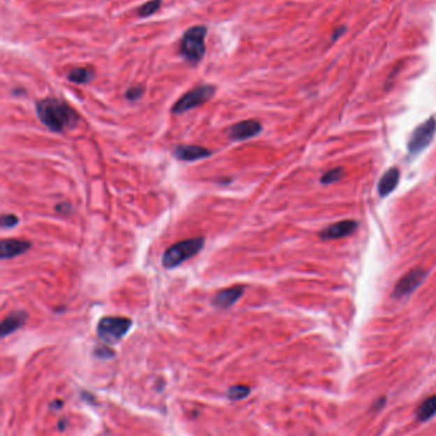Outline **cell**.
I'll return each mask as SVG.
<instances>
[{"label": "cell", "instance_id": "1", "mask_svg": "<svg viewBox=\"0 0 436 436\" xmlns=\"http://www.w3.org/2000/svg\"><path fill=\"white\" fill-rule=\"evenodd\" d=\"M38 119L48 129L61 133L75 127L80 121L75 110L66 101L57 98H45L36 103Z\"/></svg>", "mask_w": 436, "mask_h": 436}, {"label": "cell", "instance_id": "2", "mask_svg": "<svg viewBox=\"0 0 436 436\" xmlns=\"http://www.w3.org/2000/svg\"><path fill=\"white\" fill-rule=\"evenodd\" d=\"M208 29L205 26H194L188 29L181 40L180 53L191 64L200 63L205 55V38Z\"/></svg>", "mask_w": 436, "mask_h": 436}, {"label": "cell", "instance_id": "3", "mask_svg": "<svg viewBox=\"0 0 436 436\" xmlns=\"http://www.w3.org/2000/svg\"><path fill=\"white\" fill-rule=\"evenodd\" d=\"M203 245H205L203 237L189 238V240L178 242L164 252L163 265L168 269L175 268L182 263H184L188 259H191L192 256L197 255L203 249Z\"/></svg>", "mask_w": 436, "mask_h": 436}, {"label": "cell", "instance_id": "4", "mask_svg": "<svg viewBox=\"0 0 436 436\" xmlns=\"http://www.w3.org/2000/svg\"><path fill=\"white\" fill-rule=\"evenodd\" d=\"M132 326V321L127 317L106 316L98 324V337L108 344L118 343L127 334Z\"/></svg>", "mask_w": 436, "mask_h": 436}, {"label": "cell", "instance_id": "5", "mask_svg": "<svg viewBox=\"0 0 436 436\" xmlns=\"http://www.w3.org/2000/svg\"><path fill=\"white\" fill-rule=\"evenodd\" d=\"M217 89L212 85H201L195 89L186 92L172 108V113L180 114L187 113L189 110L195 109L197 106H203L208 103L214 95Z\"/></svg>", "mask_w": 436, "mask_h": 436}, {"label": "cell", "instance_id": "6", "mask_svg": "<svg viewBox=\"0 0 436 436\" xmlns=\"http://www.w3.org/2000/svg\"><path fill=\"white\" fill-rule=\"evenodd\" d=\"M436 132V119L434 117L422 122L419 127L414 128L408 141V151L411 155H417L429 146Z\"/></svg>", "mask_w": 436, "mask_h": 436}, {"label": "cell", "instance_id": "7", "mask_svg": "<svg viewBox=\"0 0 436 436\" xmlns=\"http://www.w3.org/2000/svg\"><path fill=\"white\" fill-rule=\"evenodd\" d=\"M425 277H426V271L423 269H414L409 271L397 283V286L393 291V297L403 298L406 296H409L417 286L421 284Z\"/></svg>", "mask_w": 436, "mask_h": 436}, {"label": "cell", "instance_id": "8", "mask_svg": "<svg viewBox=\"0 0 436 436\" xmlns=\"http://www.w3.org/2000/svg\"><path fill=\"white\" fill-rule=\"evenodd\" d=\"M263 131V126L260 122L249 119V121L238 122L229 128L228 136L233 141H245L252 137L260 135Z\"/></svg>", "mask_w": 436, "mask_h": 436}, {"label": "cell", "instance_id": "9", "mask_svg": "<svg viewBox=\"0 0 436 436\" xmlns=\"http://www.w3.org/2000/svg\"><path fill=\"white\" fill-rule=\"evenodd\" d=\"M358 228V223L354 221V220H343V221H339L337 224H331V226L325 228L324 231H321L320 237L323 240H339V238H343L347 237L349 234L356 232V229Z\"/></svg>", "mask_w": 436, "mask_h": 436}, {"label": "cell", "instance_id": "10", "mask_svg": "<svg viewBox=\"0 0 436 436\" xmlns=\"http://www.w3.org/2000/svg\"><path fill=\"white\" fill-rule=\"evenodd\" d=\"M211 151L197 145H178L174 149V157L183 161H195L200 159L209 158Z\"/></svg>", "mask_w": 436, "mask_h": 436}, {"label": "cell", "instance_id": "11", "mask_svg": "<svg viewBox=\"0 0 436 436\" xmlns=\"http://www.w3.org/2000/svg\"><path fill=\"white\" fill-rule=\"evenodd\" d=\"M243 291H245L243 286H231V288L223 289L214 297L212 303L220 309H228L241 298Z\"/></svg>", "mask_w": 436, "mask_h": 436}, {"label": "cell", "instance_id": "12", "mask_svg": "<svg viewBox=\"0 0 436 436\" xmlns=\"http://www.w3.org/2000/svg\"><path fill=\"white\" fill-rule=\"evenodd\" d=\"M30 247V242L20 241V240H4L0 243V256L3 260H7V259H12L15 256L22 255Z\"/></svg>", "mask_w": 436, "mask_h": 436}, {"label": "cell", "instance_id": "13", "mask_svg": "<svg viewBox=\"0 0 436 436\" xmlns=\"http://www.w3.org/2000/svg\"><path fill=\"white\" fill-rule=\"evenodd\" d=\"M27 317H29L27 312L24 311H13L12 314H9L1 323V329H0L1 337H7L9 334L18 330L27 321Z\"/></svg>", "mask_w": 436, "mask_h": 436}, {"label": "cell", "instance_id": "14", "mask_svg": "<svg viewBox=\"0 0 436 436\" xmlns=\"http://www.w3.org/2000/svg\"><path fill=\"white\" fill-rule=\"evenodd\" d=\"M400 180V172L398 168H391L386 173L384 174L382 180L379 182L377 191L382 197L391 195V192L398 186Z\"/></svg>", "mask_w": 436, "mask_h": 436}, {"label": "cell", "instance_id": "15", "mask_svg": "<svg viewBox=\"0 0 436 436\" xmlns=\"http://www.w3.org/2000/svg\"><path fill=\"white\" fill-rule=\"evenodd\" d=\"M436 414V395L426 399L421 406L419 407L416 416L420 421H428Z\"/></svg>", "mask_w": 436, "mask_h": 436}, {"label": "cell", "instance_id": "16", "mask_svg": "<svg viewBox=\"0 0 436 436\" xmlns=\"http://www.w3.org/2000/svg\"><path fill=\"white\" fill-rule=\"evenodd\" d=\"M92 78H94V72L90 68H75L68 73V80L71 82L78 83V85L91 82Z\"/></svg>", "mask_w": 436, "mask_h": 436}, {"label": "cell", "instance_id": "17", "mask_svg": "<svg viewBox=\"0 0 436 436\" xmlns=\"http://www.w3.org/2000/svg\"><path fill=\"white\" fill-rule=\"evenodd\" d=\"M251 389L246 385H234L232 388L228 389L226 393V397L231 399V400H240V399H245L246 397H249Z\"/></svg>", "mask_w": 436, "mask_h": 436}, {"label": "cell", "instance_id": "18", "mask_svg": "<svg viewBox=\"0 0 436 436\" xmlns=\"http://www.w3.org/2000/svg\"><path fill=\"white\" fill-rule=\"evenodd\" d=\"M161 7V0H149L146 4H143L138 9V15L141 18H146V17H150V15L157 13L159 9Z\"/></svg>", "mask_w": 436, "mask_h": 436}, {"label": "cell", "instance_id": "19", "mask_svg": "<svg viewBox=\"0 0 436 436\" xmlns=\"http://www.w3.org/2000/svg\"><path fill=\"white\" fill-rule=\"evenodd\" d=\"M343 174H344L343 168H340V166L334 168V169H331L329 172L324 174L323 177H321V183L323 184H330V183H334V182H338L343 177Z\"/></svg>", "mask_w": 436, "mask_h": 436}, {"label": "cell", "instance_id": "20", "mask_svg": "<svg viewBox=\"0 0 436 436\" xmlns=\"http://www.w3.org/2000/svg\"><path fill=\"white\" fill-rule=\"evenodd\" d=\"M143 92H145L143 86L136 85V86H132V87H129L126 91V99H127L128 101H137V100L143 98Z\"/></svg>", "mask_w": 436, "mask_h": 436}, {"label": "cell", "instance_id": "21", "mask_svg": "<svg viewBox=\"0 0 436 436\" xmlns=\"http://www.w3.org/2000/svg\"><path fill=\"white\" fill-rule=\"evenodd\" d=\"M18 218L13 214H3L1 217V228L8 229V228H13L18 224Z\"/></svg>", "mask_w": 436, "mask_h": 436}, {"label": "cell", "instance_id": "22", "mask_svg": "<svg viewBox=\"0 0 436 436\" xmlns=\"http://www.w3.org/2000/svg\"><path fill=\"white\" fill-rule=\"evenodd\" d=\"M95 356L99 357V358H110V357H113L114 351L112 348H109V347L106 346V344H103V346H99L95 348Z\"/></svg>", "mask_w": 436, "mask_h": 436}, {"label": "cell", "instance_id": "23", "mask_svg": "<svg viewBox=\"0 0 436 436\" xmlns=\"http://www.w3.org/2000/svg\"><path fill=\"white\" fill-rule=\"evenodd\" d=\"M344 31H346V26H340L339 29H337V30L333 32V35H331V40H333V41H335L337 38H340V36L344 34Z\"/></svg>", "mask_w": 436, "mask_h": 436}]
</instances>
